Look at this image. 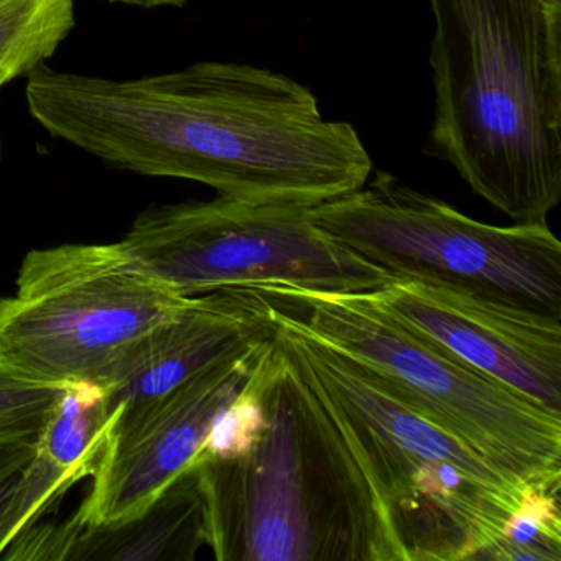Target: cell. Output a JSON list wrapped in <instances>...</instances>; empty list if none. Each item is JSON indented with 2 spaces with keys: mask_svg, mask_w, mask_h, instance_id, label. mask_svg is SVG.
<instances>
[{
  "mask_svg": "<svg viewBox=\"0 0 561 561\" xmlns=\"http://www.w3.org/2000/svg\"><path fill=\"white\" fill-rule=\"evenodd\" d=\"M257 373L265 423L255 445L193 461L206 547L218 561H390L363 472L275 333Z\"/></svg>",
  "mask_w": 561,
  "mask_h": 561,
  "instance_id": "obj_4",
  "label": "cell"
},
{
  "mask_svg": "<svg viewBox=\"0 0 561 561\" xmlns=\"http://www.w3.org/2000/svg\"><path fill=\"white\" fill-rule=\"evenodd\" d=\"M111 4L129 5V8L140 9H160V8H182L188 4L190 0H107Z\"/></svg>",
  "mask_w": 561,
  "mask_h": 561,
  "instance_id": "obj_20",
  "label": "cell"
},
{
  "mask_svg": "<svg viewBox=\"0 0 561 561\" xmlns=\"http://www.w3.org/2000/svg\"><path fill=\"white\" fill-rule=\"evenodd\" d=\"M25 103L45 133L113 169L241 202L313 208L373 173L350 123L324 119L305 84L251 65L198 61L127 80L44 65Z\"/></svg>",
  "mask_w": 561,
  "mask_h": 561,
  "instance_id": "obj_1",
  "label": "cell"
},
{
  "mask_svg": "<svg viewBox=\"0 0 561 561\" xmlns=\"http://www.w3.org/2000/svg\"><path fill=\"white\" fill-rule=\"evenodd\" d=\"M35 445L5 446L0 448V479L25 468L34 458Z\"/></svg>",
  "mask_w": 561,
  "mask_h": 561,
  "instance_id": "obj_19",
  "label": "cell"
},
{
  "mask_svg": "<svg viewBox=\"0 0 561 561\" xmlns=\"http://www.w3.org/2000/svg\"><path fill=\"white\" fill-rule=\"evenodd\" d=\"M190 298L121 241L35 249L15 294L0 300V373L38 386L110 389Z\"/></svg>",
  "mask_w": 561,
  "mask_h": 561,
  "instance_id": "obj_6",
  "label": "cell"
},
{
  "mask_svg": "<svg viewBox=\"0 0 561 561\" xmlns=\"http://www.w3.org/2000/svg\"><path fill=\"white\" fill-rule=\"evenodd\" d=\"M274 336L261 294L218 290L196 295L134 353L119 379L104 390L111 416L146 405L213 364Z\"/></svg>",
  "mask_w": 561,
  "mask_h": 561,
  "instance_id": "obj_11",
  "label": "cell"
},
{
  "mask_svg": "<svg viewBox=\"0 0 561 561\" xmlns=\"http://www.w3.org/2000/svg\"><path fill=\"white\" fill-rule=\"evenodd\" d=\"M254 290L522 484L561 488V415L413 333L369 291Z\"/></svg>",
  "mask_w": 561,
  "mask_h": 561,
  "instance_id": "obj_5",
  "label": "cell"
},
{
  "mask_svg": "<svg viewBox=\"0 0 561 561\" xmlns=\"http://www.w3.org/2000/svg\"><path fill=\"white\" fill-rule=\"evenodd\" d=\"M111 423L113 416L103 389L67 387L38 436L35 455L75 485L93 474L106 446Z\"/></svg>",
  "mask_w": 561,
  "mask_h": 561,
  "instance_id": "obj_13",
  "label": "cell"
},
{
  "mask_svg": "<svg viewBox=\"0 0 561 561\" xmlns=\"http://www.w3.org/2000/svg\"><path fill=\"white\" fill-rule=\"evenodd\" d=\"M267 305L278 346L363 472L390 561H478L494 547L531 488Z\"/></svg>",
  "mask_w": 561,
  "mask_h": 561,
  "instance_id": "obj_3",
  "label": "cell"
},
{
  "mask_svg": "<svg viewBox=\"0 0 561 561\" xmlns=\"http://www.w3.org/2000/svg\"><path fill=\"white\" fill-rule=\"evenodd\" d=\"M121 242L185 297L261 287L360 294L396 282L324 234L307 206L222 195L159 206L144 211Z\"/></svg>",
  "mask_w": 561,
  "mask_h": 561,
  "instance_id": "obj_8",
  "label": "cell"
},
{
  "mask_svg": "<svg viewBox=\"0 0 561 561\" xmlns=\"http://www.w3.org/2000/svg\"><path fill=\"white\" fill-rule=\"evenodd\" d=\"M264 423V405L255 366L238 397L219 413L196 458L234 459L245 455L261 436Z\"/></svg>",
  "mask_w": 561,
  "mask_h": 561,
  "instance_id": "obj_18",
  "label": "cell"
},
{
  "mask_svg": "<svg viewBox=\"0 0 561 561\" xmlns=\"http://www.w3.org/2000/svg\"><path fill=\"white\" fill-rule=\"evenodd\" d=\"M548 2H551V4L554 5H561V0H548Z\"/></svg>",
  "mask_w": 561,
  "mask_h": 561,
  "instance_id": "obj_21",
  "label": "cell"
},
{
  "mask_svg": "<svg viewBox=\"0 0 561 561\" xmlns=\"http://www.w3.org/2000/svg\"><path fill=\"white\" fill-rule=\"evenodd\" d=\"M426 2L430 152L515 222L545 225L561 199V5Z\"/></svg>",
  "mask_w": 561,
  "mask_h": 561,
  "instance_id": "obj_2",
  "label": "cell"
},
{
  "mask_svg": "<svg viewBox=\"0 0 561 561\" xmlns=\"http://www.w3.org/2000/svg\"><path fill=\"white\" fill-rule=\"evenodd\" d=\"M70 488L68 479L35 453L25 468L0 479V557Z\"/></svg>",
  "mask_w": 561,
  "mask_h": 561,
  "instance_id": "obj_16",
  "label": "cell"
},
{
  "mask_svg": "<svg viewBox=\"0 0 561 561\" xmlns=\"http://www.w3.org/2000/svg\"><path fill=\"white\" fill-rule=\"evenodd\" d=\"M560 488H531L478 561H560Z\"/></svg>",
  "mask_w": 561,
  "mask_h": 561,
  "instance_id": "obj_15",
  "label": "cell"
},
{
  "mask_svg": "<svg viewBox=\"0 0 561 561\" xmlns=\"http://www.w3.org/2000/svg\"><path fill=\"white\" fill-rule=\"evenodd\" d=\"M206 545L205 501L192 465L137 517L113 525L38 520L0 560L193 561Z\"/></svg>",
  "mask_w": 561,
  "mask_h": 561,
  "instance_id": "obj_12",
  "label": "cell"
},
{
  "mask_svg": "<svg viewBox=\"0 0 561 561\" xmlns=\"http://www.w3.org/2000/svg\"><path fill=\"white\" fill-rule=\"evenodd\" d=\"M75 27V0H0V88L44 67Z\"/></svg>",
  "mask_w": 561,
  "mask_h": 561,
  "instance_id": "obj_14",
  "label": "cell"
},
{
  "mask_svg": "<svg viewBox=\"0 0 561 561\" xmlns=\"http://www.w3.org/2000/svg\"><path fill=\"white\" fill-rule=\"evenodd\" d=\"M369 294L413 333L561 415L560 317L425 282H393Z\"/></svg>",
  "mask_w": 561,
  "mask_h": 561,
  "instance_id": "obj_10",
  "label": "cell"
},
{
  "mask_svg": "<svg viewBox=\"0 0 561 561\" xmlns=\"http://www.w3.org/2000/svg\"><path fill=\"white\" fill-rule=\"evenodd\" d=\"M272 337L114 415L90 491L68 520L113 525L146 512L202 453L219 413L241 392Z\"/></svg>",
  "mask_w": 561,
  "mask_h": 561,
  "instance_id": "obj_9",
  "label": "cell"
},
{
  "mask_svg": "<svg viewBox=\"0 0 561 561\" xmlns=\"http://www.w3.org/2000/svg\"><path fill=\"white\" fill-rule=\"evenodd\" d=\"M65 389L22 382L0 373V448L37 445Z\"/></svg>",
  "mask_w": 561,
  "mask_h": 561,
  "instance_id": "obj_17",
  "label": "cell"
},
{
  "mask_svg": "<svg viewBox=\"0 0 561 561\" xmlns=\"http://www.w3.org/2000/svg\"><path fill=\"white\" fill-rule=\"evenodd\" d=\"M310 216L396 282L458 288L561 318V244L547 222L488 225L387 172L313 206Z\"/></svg>",
  "mask_w": 561,
  "mask_h": 561,
  "instance_id": "obj_7",
  "label": "cell"
},
{
  "mask_svg": "<svg viewBox=\"0 0 561 561\" xmlns=\"http://www.w3.org/2000/svg\"><path fill=\"white\" fill-rule=\"evenodd\" d=\"M0 157H2V146H0Z\"/></svg>",
  "mask_w": 561,
  "mask_h": 561,
  "instance_id": "obj_22",
  "label": "cell"
}]
</instances>
